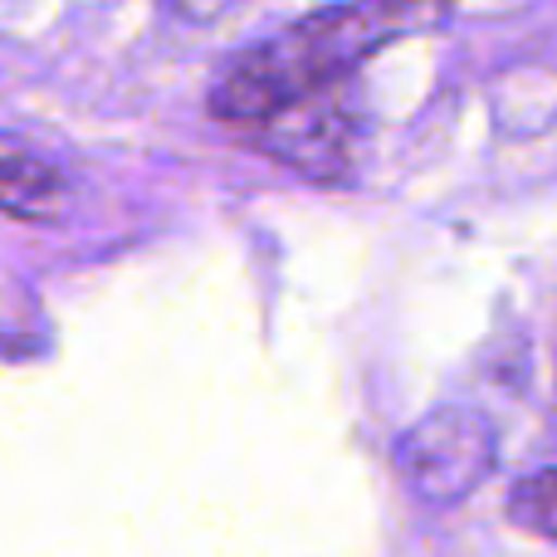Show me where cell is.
Returning a JSON list of instances; mask_svg holds the SVG:
<instances>
[{"label": "cell", "mask_w": 557, "mask_h": 557, "mask_svg": "<svg viewBox=\"0 0 557 557\" xmlns=\"http://www.w3.org/2000/svg\"><path fill=\"white\" fill-rule=\"evenodd\" d=\"M441 10L411 5H327L284 25L278 35L225 59L211 84V113L235 127H270L294 108L333 94L386 39L431 25Z\"/></svg>", "instance_id": "1"}, {"label": "cell", "mask_w": 557, "mask_h": 557, "mask_svg": "<svg viewBox=\"0 0 557 557\" xmlns=\"http://www.w3.org/2000/svg\"><path fill=\"white\" fill-rule=\"evenodd\" d=\"M392 460L411 499H421L425 509H455L470 494H480L494 474L499 435L490 416L474 406H441L396 441Z\"/></svg>", "instance_id": "2"}, {"label": "cell", "mask_w": 557, "mask_h": 557, "mask_svg": "<svg viewBox=\"0 0 557 557\" xmlns=\"http://www.w3.org/2000/svg\"><path fill=\"white\" fill-rule=\"evenodd\" d=\"M64 172L54 166V157L29 152L20 137H5V211L10 215H49L64 201Z\"/></svg>", "instance_id": "3"}, {"label": "cell", "mask_w": 557, "mask_h": 557, "mask_svg": "<svg viewBox=\"0 0 557 557\" xmlns=\"http://www.w3.org/2000/svg\"><path fill=\"white\" fill-rule=\"evenodd\" d=\"M509 523L533 539H557V470H533L513 484Z\"/></svg>", "instance_id": "4"}]
</instances>
